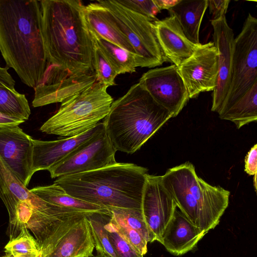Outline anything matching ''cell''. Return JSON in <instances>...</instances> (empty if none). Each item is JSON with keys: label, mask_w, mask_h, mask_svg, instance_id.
I'll use <instances>...</instances> for the list:
<instances>
[{"label": "cell", "mask_w": 257, "mask_h": 257, "mask_svg": "<svg viewBox=\"0 0 257 257\" xmlns=\"http://www.w3.org/2000/svg\"><path fill=\"white\" fill-rule=\"evenodd\" d=\"M47 64L68 76L94 73V43L79 0L40 1Z\"/></svg>", "instance_id": "1"}, {"label": "cell", "mask_w": 257, "mask_h": 257, "mask_svg": "<svg viewBox=\"0 0 257 257\" xmlns=\"http://www.w3.org/2000/svg\"><path fill=\"white\" fill-rule=\"evenodd\" d=\"M0 51L22 82L35 89L47 64L40 1L0 0Z\"/></svg>", "instance_id": "2"}, {"label": "cell", "mask_w": 257, "mask_h": 257, "mask_svg": "<svg viewBox=\"0 0 257 257\" xmlns=\"http://www.w3.org/2000/svg\"><path fill=\"white\" fill-rule=\"evenodd\" d=\"M148 169L117 163L93 171L58 178L54 183L77 199L102 207L141 209Z\"/></svg>", "instance_id": "3"}, {"label": "cell", "mask_w": 257, "mask_h": 257, "mask_svg": "<svg viewBox=\"0 0 257 257\" xmlns=\"http://www.w3.org/2000/svg\"><path fill=\"white\" fill-rule=\"evenodd\" d=\"M172 117L138 82L113 101L103 123L115 150L132 154Z\"/></svg>", "instance_id": "4"}, {"label": "cell", "mask_w": 257, "mask_h": 257, "mask_svg": "<svg viewBox=\"0 0 257 257\" xmlns=\"http://www.w3.org/2000/svg\"><path fill=\"white\" fill-rule=\"evenodd\" d=\"M161 180L177 206L193 224L206 233L218 225L228 205L229 191L199 177L188 162L169 169Z\"/></svg>", "instance_id": "5"}, {"label": "cell", "mask_w": 257, "mask_h": 257, "mask_svg": "<svg viewBox=\"0 0 257 257\" xmlns=\"http://www.w3.org/2000/svg\"><path fill=\"white\" fill-rule=\"evenodd\" d=\"M107 87L96 81L92 86L61 103L57 112L41 126L50 135L73 137L89 130L108 114L113 98Z\"/></svg>", "instance_id": "6"}, {"label": "cell", "mask_w": 257, "mask_h": 257, "mask_svg": "<svg viewBox=\"0 0 257 257\" xmlns=\"http://www.w3.org/2000/svg\"><path fill=\"white\" fill-rule=\"evenodd\" d=\"M111 14L134 49L138 67L154 68L167 60L159 45L153 22L124 8L116 0L98 1Z\"/></svg>", "instance_id": "7"}, {"label": "cell", "mask_w": 257, "mask_h": 257, "mask_svg": "<svg viewBox=\"0 0 257 257\" xmlns=\"http://www.w3.org/2000/svg\"><path fill=\"white\" fill-rule=\"evenodd\" d=\"M257 83V19L250 13L234 39L231 82L229 92L218 112L241 98Z\"/></svg>", "instance_id": "8"}, {"label": "cell", "mask_w": 257, "mask_h": 257, "mask_svg": "<svg viewBox=\"0 0 257 257\" xmlns=\"http://www.w3.org/2000/svg\"><path fill=\"white\" fill-rule=\"evenodd\" d=\"M116 152L102 122L91 138L48 171L56 178L95 170L117 163Z\"/></svg>", "instance_id": "9"}, {"label": "cell", "mask_w": 257, "mask_h": 257, "mask_svg": "<svg viewBox=\"0 0 257 257\" xmlns=\"http://www.w3.org/2000/svg\"><path fill=\"white\" fill-rule=\"evenodd\" d=\"M138 82L172 117L179 114L190 99L178 68L173 64L150 69Z\"/></svg>", "instance_id": "10"}, {"label": "cell", "mask_w": 257, "mask_h": 257, "mask_svg": "<svg viewBox=\"0 0 257 257\" xmlns=\"http://www.w3.org/2000/svg\"><path fill=\"white\" fill-rule=\"evenodd\" d=\"M178 68L190 98L213 91L218 77V53L213 42L200 44Z\"/></svg>", "instance_id": "11"}, {"label": "cell", "mask_w": 257, "mask_h": 257, "mask_svg": "<svg viewBox=\"0 0 257 257\" xmlns=\"http://www.w3.org/2000/svg\"><path fill=\"white\" fill-rule=\"evenodd\" d=\"M33 139L18 126L0 128V159L24 186L33 175Z\"/></svg>", "instance_id": "12"}, {"label": "cell", "mask_w": 257, "mask_h": 257, "mask_svg": "<svg viewBox=\"0 0 257 257\" xmlns=\"http://www.w3.org/2000/svg\"><path fill=\"white\" fill-rule=\"evenodd\" d=\"M177 205L164 187L161 176L148 174L141 209L145 222L155 237L160 242L164 231L172 217Z\"/></svg>", "instance_id": "13"}, {"label": "cell", "mask_w": 257, "mask_h": 257, "mask_svg": "<svg viewBox=\"0 0 257 257\" xmlns=\"http://www.w3.org/2000/svg\"><path fill=\"white\" fill-rule=\"evenodd\" d=\"M213 43L218 53V77L212 94L211 110L218 113L229 90L232 71L234 37L226 17L211 20Z\"/></svg>", "instance_id": "14"}, {"label": "cell", "mask_w": 257, "mask_h": 257, "mask_svg": "<svg viewBox=\"0 0 257 257\" xmlns=\"http://www.w3.org/2000/svg\"><path fill=\"white\" fill-rule=\"evenodd\" d=\"M87 215L69 219L43 257H92L95 244Z\"/></svg>", "instance_id": "15"}, {"label": "cell", "mask_w": 257, "mask_h": 257, "mask_svg": "<svg viewBox=\"0 0 257 257\" xmlns=\"http://www.w3.org/2000/svg\"><path fill=\"white\" fill-rule=\"evenodd\" d=\"M97 81L95 72L61 79H41L34 89V107L65 101L89 88Z\"/></svg>", "instance_id": "16"}, {"label": "cell", "mask_w": 257, "mask_h": 257, "mask_svg": "<svg viewBox=\"0 0 257 257\" xmlns=\"http://www.w3.org/2000/svg\"><path fill=\"white\" fill-rule=\"evenodd\" d=\"M157 39L167 61L177 67L189 58L200 44L192 43L173 16L153 22Z\"/></svg>", "instance_id": "17"}, {"label": "cell", "mask_w": 257, "mask_h": 257, "mask_svg": "<svg viewBox=\"0 0 257 257\" xmlns=\"http://www.w3.org/2000/svg\"><path fill=\"white\" fill-rule=\"evenodd\" d=\"M101 122L83 134L56 141L33 139L32 172L47 170L64 159L74 149L91 138L99 128Z\"/></svg>", "instance_id": "18"}, {"label": "cell", "mask_w": 257, "mask_h": 257, "mask_svg": "<svg viewBox=\"0 0 257 257\" xmlns=\"http://www.w3.org/2000/svg\"><path fill=\"white\" fill-rule=\"evenodd\" d=\"M206 234L177 206L160 242L171 254L181 255L193 250Z\"/></svg>", "instance_id": "19"}, {"label": "cell", "mask_w": 257, "mask_h": 257, "mask_svg": "<svg viewBox=\"0 0 257 257\" xmlns=\"http://www.w3.org/2000/svg\"><path fill=\"white\" fill-rule=\"evenodd\" d=\"M83 17L90 32L136 55L131 44L117 26L110 13L106 8L97 2L90 3L84 6Z\"/></svg>", "instance_id": "20"}, {"label": "cell", "mask_w": 257, "mask_h": 257, "mask_svg": "<svg viewBox=\"0 0 257 257\" xmlns=\"http://www.w3.org/2000/svg\"><path fill=\"white\" fill-rule=\"evenodd\" d=\"M207 0H180L168 11L174 17L186 37L196 45L199 42L201 24L207 8Z\"/></svg>", "instance_id": "21"}, {"label": "cell", "mask_w": 257, "mask_h": 257, "mask_svg": "<svg viewBox=\"0 0 257 257\" xmlns=\"http://www.w3.org/2000/svg\"><path fill=\"white\" fill-rule=\"evenodd\" d=\"M34 196L0 159V198L8 211L9 225L14 222L18 203L20 200H31Z\"/></svg>", "instance_id": "22"}, {"label": "cell", "mask_w": 257, "mask_h": 257, "mask_svg": "<svg viewBox=\"0 0 257 257\" xmlns=\"http://www.w3.org/2000/svg\"><path fill=\"white\" fill-rule=\"evenodd\" d=\"M30 191L41 199L57 206L88 212H110L107 208L69 195L62 188L54 183L48 186L34 187Z\"/></svg>", "instance_id": "23"}, {"label": "cell", "mask_w": 257, "mask_h": 257, "mask_svg": "<svg viewBox=\"0 0 257 257\" xmlns=\"http://www.w3.org/2000/svg\"><path fill=\"white\" fill-rule=\"evenodd\" d=\"M221 119L233 122L237 128L257 120V83L232 105L220 112Z\"/></svg>", "instance_id": "24"}, {"label": "cell", "mask_w": 257, "mask_h": 257, "mask_svg": "<svg viewBox=\"0 0 257 257\" xmlns=\"http://www.w3.org/2000/svg\"><path fill=\"white\" fill-rule=\"evenodd\" d=\"M90 33L94 44L104 54L117 75L136 71L137 66L135 55L97 35Z\"/></svg>", "instance_id": "25"}, {"label": "cell", "mask_w": 257, "mask_h": 257, "mask_svg": "<svg viewBox=\"0 0 257 257\" xmlns=\"http://www.w3.org/2000/svg\"><path fill=\"white\" fill-rule=\"evenodd\" d=\"M111 218V212H95L87 216L97 253L107 257H118L107 236L105 225Z\"/></svg>", "instance_id": "26"}, {"label": "cell", "mask_w": 257, "mask_h": 257, "mask_svg": "<svg viewBox=\"0 0 257 257\" xmlns=\"http://www.w3.org/2000/svg\"><path fill=\"white\" fill-rule=\"evenodd\" d=\"M0 112L26 120L31 110L24 94L15 89L0 86Z\"/></svg>", "instance_id": "27"}, {"label": "cell", "mask_w": 257, "mask_h": 257, "mask_svg": "<svg viewBox=\"0 0 257 257\" xmlns=\"http://www.w3.org/2000/svg\"><path fill=\"white\" fill-rule=\"evenodd\" d=\"M108 209L113 218L138 231L148 242L155 241L145 222L141 209L110 207Z\"/></svg>", "instance_id": "28"}, {"label": "cell", "mask_w": 257, "mask_h": 257, "mask_svg": "<svg viewBox=\"0 0 257 257\" xmlns=\"http://www.w3.org/2000/svg\"><path fill=\"white\" fill-rule=\"evenodd\" d=\"M93 66L97 81L107 87L115 85V79L117 74L104 54L94 44Z\"/></svg>", "instance_id": "29"}, {"label": "cell", "mask_w": 257, "mask_h": 257, "mask_svg": "<svg viewBox=\"0 0 257 257\" xmlns=\"http://www.w3.org/2000/svg\"><path fill=\"white\" fill-rule=\"evenodd\" d=\"M5 248L6 253L13 256L28 253H40L37 241L27 227L24 228L16 238L10 240Z\"/></svg>", "instance_id": "30"}, {"label": "cell", "mask_w": 257, "mask_h": 257, "mask_svg": "<svg viewBox=\"0 0 257 257\" xmlns=\"http://www.w3.org/2000/svg\"><path fill=\"white\" fill-rule=\"evenodd\" d=\"M109 222L116 232L138 253L144 255L147 252L148 242L140 233L115 220L111 215Z\"/></svg>", "instance_id": "31"}, {"label": "cell", "mask_w": 257, "mask_h": 257, "mask_svg": "<svg viewBox=\"0 0 257 257\" xmlns=\"http://www.w3.org/2000/svg\"><path fill=\"white\" fill-rule=\"evenodd\" d=\"M124 8L149 19L152 22L157 21V15L160 11L154 0H116Z\"/></svg>", "instance_id": "32"}, {"label": "cell", "mask_w": 257, "mask_h": 257, "mask_svg": "<svg viewBox=\"0 0 257 257\" xmlns=\"http://www.w3.org/2000/svg\"><path fill=\"white\" fill-rule=\"evenodd\" d=\"M108 239L118 257H143L132 247L114 229L109 221L105 225Z\"/></svg>", "instance_id": "33"}, {"label": "cell", "mask_w": 257, "mask_h": 257, "mask_svg": "<svg viewBox=\"0 0 257 257\" xmlns=\"http://www.w3.org/2000/svg\"><path fill=\"white\" fill-rule=\"evenodd\" d=\"M207 8H209L212 21L217 20L225 17L230 0H207Z\"/></svg>", "instance_id": "34"}, {"label": "cell", "mask_w": 257, "mask_h": 257, "mask_svg": "<svg viewBox=\"0 0 257 257\" xmlns=\"http://www.w3.org/2000/svg\"><path fill=\"white\" fill-rule=\"evenodd\" d=\"M244 171L250 176L257 173V145L253 146L246 154L244 160Z\"/></svg>", "instance_id": "35"}, {"label": "cell", "mask_w": 257, "mask_h": 257, "mask_svg": "<svg viewBox=\"0 0 257 257\" xmlns=\"http://www.w3.org/2000/svg\"><path fill=\"white\" fill-rule=\"evenodd\" d=\"M25 120L0 112V128L19 126Z\"/></svg>", "instance_id": "36"}, {"label": "cell", "mask_w": 257, "mask_h": 257, "mask_svg": "<svg viewBox=\"0 0 257 257\" xmlns=\"http://www.w3.org/2000/svg\"><path fill=\"white\" fill-rule=\"evenodd\" d=\"M8 70V67L0 66V86L15 89V81Z\"/></svg>", "instance_id": "37"}, {"label": "cell", "mask_w": 257, "mask_h": 257, "mask_svg": "<svg viewBox=\"0 0 257 257\" xmlns=\"http://www.w3.org/2000/svg\"><path fill=\"white\" fill-rule=\"evenodd\" d=\"M180 0H154L157 8L161 11L162 10H169L179 2Z\"/></svg>", "instance_id": "38"}, {"label": "cell", "mask_w": 257, "mask_h": 257, "mask_svg": "<svg viewBox=\"0 0 257 257\" xmlns=\"http://www.w3.org/2000/svg\"><path fill=\"white\" fill-rule=\"evenodd\" d=\"M14 257H40V253H28L25 254H17Z\"/></svg>", "instance_id": "39"}, {"label": "cell", "mask_w": 257, "mask_h": 257, "mask_svg": "<svg viewBox=\"0 0 257 257\" xmlns=\"http://www.w3.org/2000/svg\"><path fill=\"white\" fill-rule=\"evenodd\" d=\"M92 257H107V256L103 253H97V254L96 255L93 256Z\"/></svg>", "instance_id": "40"}, {"label": "cell", "mask_w": 257, "mask_h": 257, "mask_svg": "<svg viewBox=\"0 0 257 257\" xmlns=\"http://www.w3.org/2000/svg\"><path fill=\"white\" fill-rule=\"evenodd\" d=\"M253 176H254V188H255V190H256V175H254Z\"/></svg>", "instance_id": "41"}, {"label": "cell", "mask_w": 257, "mask_h": 257, "mask_svg": "<svg viewBox=\"0 0 257 257\" xmlns=\"http://www.w3.org/2000/svg\"><path fill=\"white\" fill-rule=\"evenodd\" d=\"M5 256L6 257H14L13 255L8 253H6Z\"/></svg>", "instance_id": "42"}, {"label": "cell", "mask_w": 257, "mask_h": 257, "mask_svg": "<svg viewBox=\"0 0 257 257\" xmlns=\"http://www.w3.org/2000/svg\"><path fill=\"white\" fill-rule=\"evenodd\" d=\"M0 257H6V256H0Z\"/></svg>", "instance_id": "43"}, {"label": "cell", "mask_w": 257, "mask_h": 257, "mask_svg": "<svg viewBox=\"0 0 257 257\" xmlns=\"http://www.w3.org/2000/svg\"><path fill=\"white\" fill-rule=\"evenodd\" d=\"M80 257H81V256H80Z\"/></svg>", "instance_id": "44"}]
</instances>
